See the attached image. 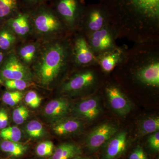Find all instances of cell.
Wrapping results in <instances>:
<instances>
[{
	"instance_id": "6da1fadb",
	"label": "cell",
	"mask_w": 159,
	"mask_h": 159,
	"mask_svg": "<svg viewBox=\"0 0 159 159\" xmlns=\"http://www.w3.org/2000/svg\"><path fill=\"white\" fill-rule=\"evenodd\" d=\"M116 38L158 43L159 0H99Z\"/></svg>"
},
{
	"instance_id": "7a4b0ae2",
	"label": "cell",
	"mask_w": 159,
	"mask_h": 159,
	"mask_svg": "<svg viewBox=\"0 0 159 159\" xmlns=\"http://www.w3.org/2000/svg\"><path fill=\"white\" fill-rule=\"evenodd\" d=\"M70 47L62 41L46 46L37 59L36 71L40 81L44 85L54 82L70 60Z\"/></svg>"
},
{
	"instance_id": "3957f363",
	"label": "cell",
	"mask_w": 159,
	"mask_h": 159,
	"mask_svg": "<svg viewBox=\"0 0 159 159\" xmlns=\"http://www.w3.org/2000/svg\"><path fill=\"white\" fill-rule=\"evenodd\" d=\"M83 24L86 36L99 31L108 25L107 13L99 2L84 6L79 23Z\"/></svg>"
},
{
	"instance_id": "277c9868",
	"label": "cell",
	"mask_w": 159,
	"mask_h": 159,
	"mask_svg": "<svg viewBox=\"0 0 159 159\" xmlns=\"http://www.w3.org/2000/svg\"><path fill=\"white\" fill-rule=\"evenodd\" d=\"M33 24L38 33L45 36L57 34L62 30V23L57 16L46 8H40L35 12Z\"/></svg>"
},
{
	"instance_id": "5b68a950",
	"label": "cell",
	"mask_w": 159,
	"mask_h": 159,
	"mask_svg": "<svg viewBox=\"0 0 159 159\" xmlns=\"http://www.w3.org/2000/svg\"><path fill=\"white\" fill-rule=\"evenodd\" d=\"M30 71L14 54H8L0 66V81L30 78Z\"/></svg>"
},
{
	"instance_id": "8992f818",
	"label": "cell",
	"mask_w": 159,
	"mask_h": 159,
	"mask_svg": "<svg viewBox=\"0 0 159 159\" xmlns=\"http://www.w3.org/2000/svg\"><path fill=\"white\" fill-rule=\"evenodd\" d=\"M87 37L88 42L97 56L116 48L115 44L116 36L108 25L99 31L92 33Z\"/></svg>"
},
{
	"instance_id": "52a82bcc",
	"label": "cell",
	"mask_w": 159,
	"mask_h": 159,
	"mask_svg": "<svg viewBox=\"0 0 159 159\" xmlns=\"http://www.w3.org/2000/svg\"><path fill=\"white\" fill-rule=\"evenodd\" d=\"M80 0H58L56 6L60 17L70 27L79 23L84 7Z\"/></svg>"
},
{
	"instance_id": "ba28073f",
	"label": "cell",
	"mask_w": 159,
	"mask_h": 159,
	"mask_svg": "<svg viewBox=\"0 0 159 159\" xmlns=\"http://www.w3.org/2000/svg\"><path fill=\"white\" fill-rule=\"evenodd\" d=\"M116 131V127L112 124L105 123L99 125L88 137V147L91 150H97L113 136Z\"/></svg>"
},
{
	"instance_id": "9c48e42d",
	"label": "cell",
	"mask_w": 159,
	"mask_h": 159,
	"mask_svg": "<svg viewBox=\"0 0 159 159\" xmlns=\"http://www.w3.org/2000/svg\"><path fill=\"white\" fill-rule=\"evenodd\" d=\"M73 48L74 60L80 65H90L97 62V56L91 49L86 39L80 36L75 40Z\"/></svg>"
},
{
	"instance_id": "30bf717a",
	"label": "cell",
	"mask_w": 159,
	"mask_h": 159,
	"mask_svg": "<svg viewBox=\"0 0 159 159\" xmlns=\"http://www.w3.org/2000/svg\"><path fill=\"white\" fill-rule=\"evenodd\" d=\"M96 75L91 70L76 74L63 86L64 92H73L82 90L93 84L96 81Z\"/></svg>"
},
{
	"instance_id": "8fae6325",
	"label": "cell",
	"mask_w": 159,
	"mask_h": 159,
	"mask_svg": "<svg viewBox=\"0 0 159 159\" xmlns=\"http://www.w3.org/2000/svg\"><path fill=\"white\" fill-rule=\"evenodd\" d=\"M105 91L111 107L114 110L122 116L129 113L131 108L129 102L119 88L109 85L106 88Z\"/></svg>"
},
{
	"instance_id": "7c38bea8",
	"label": "cell",
	"mask_w": 159,
	"mask_h": 159,
	"mask_svg": "<svg viewBox=\"0 0 159 159\" xmlns=\"http://www.w3.org/2000/svg\"><path fill=\"white\" fill-rule=\"evenodd\" d=\"M124 53L122 49L115 48L97 55V63L102 70L108 73L112 71L121 61Z\"/></svg>"
},
{
	"instance_id": "4fadbf2b",
	"label": "cell",
	"mask_w": 159,
	"mask_h": 159,
	"mask_svg": "<svg viewBox=\"0 0 159 159\" xmlns=\"http://www.w3.org/2000/svg\"><path fill=\"white\" fill-rule=\"evenodd\" d=\"M125 132L117 134L110 140L106 149L104 159H116L124 152L127 144Z\"/></svg>"
},
{
	"instance_id": "5bb4252c",
	"label": "cell",
	"mask_w": 159,
	"mask_h": 159,
	"mask_svg": "<svg viewBox=\"0 0 159 159\" xmlns=\"http://www.w3.org/2000/svg\"><path fill=\"white\" fill-rule=\"evenodd\" d=\"M69 102L65 99L53 100L46 106L45 114L51 119H60L67 114L69 110Z\"/></svg>"
},
{
	"instance_id": "9a60e30c",
	"label": "cell",
	"mask_w": 159,
	"mask_h": 159,
	"mask_svg": "<svg viewBox=\"0 0 159 159\" xmlns=\"http://www.w3.org/2000/svg\"><path fill=\"white\" fill-rule=\"evenodd\" d=\"M4 24L20 36H25L30 31L29 16L26 14H20L15 17L10 18Z\"/></svg>"
},
{
	"instance_id": "2e32d148",
	"label": "cell",
	"mask_w": 159,
	"mask_h": 159,
	"mask_svg": "<svg viewBox=\"0 0 159 159\" xmlns=\"http://www.w3.org/2000/svg\"><path fill=\"white\" fill-rule=\"evenodd\" d=\"M77 111L86 119L93 120L97 118L99 114L98 102L94 99L83 101L77 106Z\"/></svg>"
},
{
	"instance_id": "e0dca14e",
	"label": "cell",
	"mask_w": 159,
	"mask_h": 159,
	"mask_svg": "<svg viewBox=\"0 0 159 159\" xmlns=\"http://www.w3.org/2000/svg\"><path fill=\"white\" fill-rule=\"evenodd\" d=\"M80 149L71 143H63L56 148L52 159H71L80 153Z\"/></svg>"
},
{
	"instance_id": "ac0fdd59",
	"label": "cell",
	"mask_w": 159,
	"mask_h": 159,
	"mask_svg": "<svg viewBox=\"0 0 159 159\" xmlns=\"http://www.w3.org/2000/svg\"><path fill=\"white\" fill-rule=\"evenodd\" d=\"M15 40L14 32L8 26L5 24L0 26V51L6 52L9 51Z\"/></svg>"
},
{
	"instance_id": "d6986e66",
	"label": "cell",
	"mask_w": 159,
	"mask_h": 159,
	"mask_svg": "<svg viewBox=\"0 0 159 159\" xmlns=\"http://www.w3.org/2000/svg\"><path fill=\"white\" fill-rule=\"evenodd\" d=\"M80 122L74 119L61 121L53 127V130L56 134L62 136L75 132L81 127Z\"/></svg>"
},
{
	"instance_id": "ffe728a7",
	"label": "cell",
	"mask_w": 159,
	"mask_h": 159,
	"mask_svg": "<svg viewBox=\"0 0 159 159\" xmlns=\"http://www.w3.org/2000/svg\"><path fill=\"white\" fill-rule=\"evenodd\" d=\"M17 6V0H0V26L11 17Z\"/></svg>"
},
{
	"instance_id": "44dd1931",
	"label": "cell",
	"mask_w": 159,
	"mask_h": 159,
	"mask_svg": "<svg viewBox=\"0 0 159 159\" xmlns=\"http://www.w3.org/2000/svg\"><path fill=\"white\" fill-rule=\"evenodd\" d=\"M0 149L11 156L19 157L25 153L27 147L17 142L3 140L0 142Z\"/></svg>"
},
{
	"instance_id": "7402d4cb",
	"label": "cell",
	"mask_w": 159,
	"mask_h": 159,
	"mask_svg": "<svg viewBox=\"0 0 159 159\" xmlns=\"http://www.w3.org/2000/svg\"><path fill=\"white\" fill-rule=\"evenodd\" d=\"M159 119L158 117H152L144 120L140 126L139 132L142 136L153 133L159 130Z\"/></svg>"
},
{
	"instance_id": "603a6c76",
	"label": "cell",
	"mask_w": 159,
	"mask_h": 159,
	"mask_svg": "<svg viewBox=\"0 0 159 159\" xmlns=\"http://www.w3.org/2000/svg\"><path fill=\"white\" fill-rule=\"evenodd\" d=\"M0 137L4 140L18 142L21 138V133L18 127L16 126H9L1 130Z\"/></svg>"
},
{
	"instance_id": "cb8c5ba5",
	"label": "cell",
	"mask_w": 159,
	"mask_h": 159,
	"mask_svg": "<svg viewBox=\"0 0 159 159\" xmlns=\"http://www.w3.org/2000/svg\"><path fill=\"white\" fill-rule=\"evenodd\" d=\"M37 52L36 45L33 44L27 45L22 47L19 51V55L23 61L29 64L35 58Z\"/></svg>"
},
{
	"instance_id": "d4e9b609",
	"label": "cell",
	"mask_w": 159,
	"mask_h": 159,
	"mask_svg": "<svg viewBox=\"0 0 159 159\" xmlns=\"http://www.w3.org/2000/svg\"><path fill=\"white\" fill-rule=\"evenodd\" d=\"M26 131L30 137L39 138L43 135L44 129L41 123L36 120L30 121L26 126Z\"/></svg>"
},
{
	"instance_id": "484cf974",
	"label": "cell",
	"mask_w": 159,
	"mask_h": 159,
	"mask_svg": "<svg viewBox=\"0 0 159 159\" xmlns=\"http://www.w3.org/2000/svg\"><path fill=\"white\" fill-rule=\"evenodd\" d=\"M23 94L19 91L6 92L3 94L2 99L4 103L13 106L21 100Z\"/></svg>"
},
{
	"instance_id": "4316f807",
	"label": "cell",
	"mask_w": 159,
	"mask_h": 159,
	"mask_svg": "<svg viewBox=\"0 0 159 159\" xmlns=\"http://www.w3.org/2000/svg\"><path fill=\"white\" fill-rule=\"evenodd\" d=\"M54 144L51 141H45L39 144L36 148L37 155L40 157L50 156L53 154Z\"/></svg>"
},
{
	"instance_id": "83f0119b",
	"label": "cell",
	"mask_w": 159,
	"mask_h": 159,
	"mask_svg": "<svg viewBox=\"0 0 159 159\" xmlns=\"http://www.w3.org/2000/svg\"><path fill=\"white\" fill-rule=\"evenodd\" d=\"M29 116V111L24 106H21L16 108L12 114L13 122L17 125L22 124Z\"/></svg>"
},
{
	"instance_id": "f1b7e54d",
	"label": "cell",
	"mask_w": 159,
	"mask_h": 159,
	"mask_svg": "<svg viewBox=\"0 0 159 159\" xmlns=\"http://www.w3.org/2000/svg\"><path fill=\"white\" fill-rule=\"evenodd\" d=\"M7 89L16 90H24L29 87V84L25 80H7L3 82Z\"/></svg>"
},
{
	"instance_id": "f546056e",
	"label": "cell",
	"mask_w": 159,
	"mask_h": 159,
	"mask_svg": "<svg viewBox=\"0 0 159 159\" xmlns=\"http://www.w3.org/2000/svg\"><path fill=\"white\" fill-rule=\"evenodd\" d=\"M26 103L32 108H37L40 105L42 99L36 92L30 91L26 94L25 98Z\"/></svg>"
},
{
	"instance_id": "4dcf8cb0",
	"label": "cell",
	"mask_w": 159,
	"mask_h": 159,
	"mask_svg": "<svg viewBox=\"0 0 159 159\" xmlns=\"http://www.w3.org/2000/svg\"><path fill=\"white\" fill-rule=\"evenodd\" d=\"M148 145L152 149L155 151L159 150V132H156L149 136L148 139Z\"/></svg>"
},
{
	"instance_id": "1f68e13d",
	"label": "cell",
	"mask_w": 159,
	"mask_h": 159,
	"mask_svg": "<svg viewBox=\"0 0 159 159\" xmlns=\"http://www.w3.org/2000/svg\"><path fill=\"white\" fill-rule=\"evenodd\" d=\"M129 159H148V158L142 147L138 146L131 154Z\"/></svg>"
},
{
	"instance_id": "d6a6232c",
	"label": "cell",
	"mask_w": 159,
	"mask_h": 159,
	"mask_svg": "<svg viewBox=\"0 0 159 159\" xmlns=\"http://www.w3.org/2000/svg\"><path fill=\"white\" fill-rule=\"evenodd\" d=\"M9 123V117L4 108L0 109V129L7 127Z\"/></svg>"
},
{
	"instance_id": "836d02e7",
	"label": "cell",
	"mask_w": 159,
	"mask_h": 159,
	"mask_svg": "<svg viewBox=\"0 0 159 159\" xmlns=\"http://www.w3.org/2000/svg\"><path fill=\"white\" fill-rule=\"evenodd\" d=\"M7 52L0 51V66L2 64V63L4 61V59L7 56Z\"/></svg>"
},
{
	"instance_id": "e575fe53",
	"label": "cell",
	"mask_w": 159,
	"mask_h": 159,
	"mask_svg": "<svg viewBox=\"0 0 159 159\" xmlns=\"http://www.w3.org/2000/svg\"><path fill=\"white\" fill-rule=\"evenodd\" d=\"M26 1L30 4L34 5V4H39V3L42 2L45 0H26Z\"/></svg>"
},
{
	"instance_id": "d590c367",
	"label": "cell",
	"mask_w": 159,
	"mask_h": 159,
	"mask_svg": "<svg viewBox=\"0 0 159 159\" xmlns=\"http://www.w3.org/2000/svg\"><path fill=\"white\" fill-rule=\"evenodd\" d=\"M75 159H90L89 158H77Z\"/></svg>"
},
{
	"instance_id": "8d00e7d4",
	"label": "cell",
	"mask_w": 159,
	"mask_h": 159,
	"mask_svg": "<svg viewBox=\"0 0 159 159\" xmlns=\"http://www.w3.org/2000/svg\"></svg>"
}]
</instances>
